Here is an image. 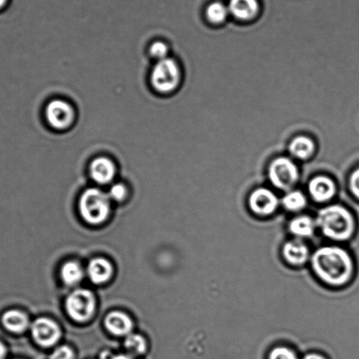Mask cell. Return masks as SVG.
<instances>
[{
	"label": "cell",
	"mask_w": 359,
	"mask_h": 359,
	"mask_svg": "<svg viewBox=\"0 0 359 359\" xmlns=\"http://www.w3.org/2000/svg\"><path fill=\"white\" fill-rule=\"evenodd\" d=\"M229 9L222 3L215 2L208 6L207 17L212 23H221L226 18Z\"/></svg>",
	"instance_id": "22"
},
{
	"label": "cell",
	"mask_w": 359,
	"mask_h": 359,
	"mask_svg": "<svg viewBox=\"0 0 359 359\" xmlns=\"http://www.w3.org/2000/svg\"><path fill=\"white\" fill-rule=\"evenodd\" d=\"M282 204L288 211L298 212L306 207V200L301 191H294L285 195Z\"/></svg>",
	"instance_id": "21"
},
{
	"label": "cell",
	"mask_w": 359,
	"mask_h": 359,
	"mask_svg": "<svg viewBox=\"0 0 359 359\" xmlns=\"http://www.w3.org/2000/svg\"><path fill=\"white\" fill-rule=\"evenodd\" d=\"M269 176L271 183L280 189L287 190L298 180L297 167L287 158H278L270 166Z\"/></svg>",
	"instance_id": "8"
},
{
	"label": "cell",
	"mask_w": 359,
	"mask_h": 359,
	"mask_svg": "<svg viewBox=\"0 0 359 359\" xmlns=\"http://www.w3.org/2000/svg\"><path fill=\"white\" fill-rule=\"evenodd\" d=\"M316 225L324 235L337 241L350 238L354 229L351 212L337 205L322 209L317 216Z\"/></svg>",
	"instance_id": "3"
},
{
	"label": "cell",
	"mask_w": 359,
	"mask_h": 359,
	"mask_svg": "<svg viewBox=\"0 0 359 359\" xmlns=\"http://www.w3.org/2000/svg\"><path fill=\"white\" fill-rule=\"evenodd\" d=\"M184 81L182 65L175 57L168 58L153 64L149 72V82L154 93L168 97L179 92Z\"/></svg>",
	"instance_id": "2"
},
{
	"label": "cell",
	"mask_w": 359,
	"mask_h": 359,
	"mask_svg": "<svg viewBox=\"0 0 359 359\" xmlns=\"http://www.w3.org/2000/svg\"><path fill=\"white\" fill-rule=\"evenodd\" d=\"M311 263L317 276L332 285L346 283L353 270L350 255L338 247L327 246L317 250Z\"/></svg>",
	"instance_id": "1"
},
{
	"label": "cell",
	"mask_w": 359,
	"mask_h": 359,
	"mask_svg": "<svg viewBox=\"0 0 359 359\" xmlns=\"http://www.w3.org/2000/svg\"><path fill=\"white\" fill-rule=\"evenodd\" d=\"M107 194L111 200L115 201H123L128 195V187L126 184L121 182L111 184L109 193Z\"/></svg>",
	"instance_id": "24"
},
{
	"label": "cell",
	"mask_w": 359,
	"mask_h": 359,
	"mask_svg": "<svg viewBox=\"0 0 359 359\" xmlns=\"http://www.w3.org/2000/svg\"><path fill=\"white\" fill-rule=\"evenodd\" d=\"M269 359H299L294 351L287 347H276L271 351Z\"/></svg>",
	"instance_id": "25"
},
{
	"label": "cell",
	"mask_w": 359,
	"mask_h": 359,
	"mask_svg": "<svg viewBox=\"0 0 359 359\" xmlns=\"http://www.w3.org/2000/svg\"><path fill=\"white\" fill-rule=\"evenodd\" d=\"M6 355V348L4 344L0 343V359H4Z\"/></svg>",
	"instance_id": "29"
},
{
	"label": "cell",
	"mask_w": 359,
	"mask_h": 359,
	"mask_svg": "<svg viewBox=\"0 0 359 359\" xmlns=\"http://www.w3.org/2000/svg\"><path fill=\"white\" fill-rule=\"evenodd\" d=\"M118 173L117 163L109 156H97L89 163V180L100 186H107L113 183Z\"/></svg>",
	"instance_id": "6"
},
{
	"label": "cell",
	"mask_w": 359,
	"mask_h": 359,
	"mask_svg": "<svg viewBox=\"0 0 359 359\" xmlns=\"http://www.w3.org/2000/svg\"><path fill=\"white\" fill-rule=\"evenodd\" d=\"M309 188L313 200L318 202L327 201L336 194V186L333 181L327 177H315L310 181Z\"/></svg>",
	"instance_id": "11"
},
{
	"label": "cell",
	"mask_w": 359,
	"mask_h": 359,
	"mask_svg": "<svg viewBox=\"0 0 359 359\" xmlns=\"http://www.w3.org/2000/svg\"><path fill=\"white\" fill-rule=\"evenodd\" d=\"M66 309L72 319L78 322H86L92 316L95 309V299L88 290H76L69 295L66 301Z\"/></svg>",
	"instance_id": "7"
},
{
	"label": "cell",
	"mask_w": 359,
	"mask_h": 359,
	"mask_svg": "<svg viewBox=\"0 0 359 359\" xmlns=\"http://www.w3.org/2000/svg\"><path fill=\"white\" fill-rule=\"evenodd\" d=\"M50 359H74V353L68 346H61L51 354Z\"/></svg>",
	"instance_id": "26"
},
{
	"label": "cell",
	"mask_w": 359,
	"mask_h": 359,
	"mask_svg": "<svg viewBox=\"0 0 359 359\" xmlns=\"http://www.w3.org/2000/svg\"><path fill=\"white\" fill-rule=\"evenodd\" d=\"M147 53L149 58L154 62L163 60L172 55V50L165 40H155L149 45Z\"/></svg>",
	"instance_id": "18"
},
{
	"label": "cell",
	"mask_w": 359,
	"mask_h": 359,
	"mask_svg": "<svg viewBox=\"0 0 359 359\" xmlns=\"http://www.w3.org/2000/svg\"><path fill=\"white\" fill-rule=\"evenodd\" d=\"M278 200L273 191L260 188L254 191L250 197V207L257 215H267L276 210Z\"/></svg>",
	"instance_id": "10"
},
{
	"label": "cell",
	"mask_w": 359,
	"mask_h": 359,
	"mask_svg": "<svg viewBox=\"0 0 359 359\" xmlns=\"http://www.w3.org/2000/svg\"><path fill=\"white\" fill-rule=\"evenodd\" d=\"M351 189L355 196L359 198V168L351 175Z\"/></svg>",
	"instance_id": "27"
},
{
	"label": "cell",
	"mask_w": 359,
	"mask_h": 359,
	"mask_svg": "<svg viewBox=\"0 0 359 359\" xmlns=\"http://www.w3.org/2000/svg\"><path fill=\"white\" fill-rule=\"evenodd\" d=\"M10 0H0V11L8 6Z\"/></svg>",
	"instance_id": "30"
},
{
	"label": "cell",
	"mask_w": 359,
	"mask_h": 359,
	"mask_svg": "<svg viewBox=\"0 0 359 359\" xmlns=\"http://www.w3.org/2000/svg\"><path fill=\"white\" fill-rule=\"evenodd\" d=\"M32 334L34 339L41 346H52L61 337V331L53 320L39 318L33 323Z\"/></svg>",
	"instance_id": "9"
},
{
	"label": "cell",
	"mask_w": 359,
	"mask_h": 359,
	"mask_svg": "<svg viewBox=\"0 0 359 359\" xmlns=\"http://www.w3.org/2000/svg\"><path fill=\"white\" fill-rule=\"evenodd\" d=\"M257 0H230L229 10L236 18L243 20L252 19L259 12Z\"/></svg>",
	"instance_id": "13"
},
{
	"label": "cell",
	"mask_w": 359,
	"mask_h": 359,
	"mask_svg": "<svg viewBox=\"0 0 359 359\" xmlns=\"http://www.w3.org/2000/svg\"><path fill=\"white\" fill-rule=\"evenodd\" d=\"M283 255L289 263L302 264L308 260L309 252L308 247L298 240L287 242L284 245Z\"/></svg>",
	"instance_id": "14"
},
{
	"label": "cell",
	"mask_w": 359,
	"mask_h": 359,
	"mask_svg": "<svg viewBox=\"0 0 359 359\" xmlns=\"http://www.w3.org/2000/svg\"><path fill=\"white\" fill-rule=\"evenodd\" d=\"M82 278L83 270L78 263L68 262L62 268V278L65 284L76 285L82 280Z\"/></svg>",
	"instance_id": "20"
},
{
	"label": "cell",
	"mask_w": 359,
	"mask_h": 359,
	"mask_svg": "<svg viewBox=\"0 0 359 359\" xmlns=\"http://www.w3.org/2000/svg\"><path fill=\"white\" fill-rule=\"evenodd\" d=\"M302 359H326L325 358H323V355H320L319 354L316 353H310L308 355H306L304 358Z\"/></svg>",
	"instance_id": "28"
},
{
	"label": "cell",
	"mask_w": 359,
	"mask_h": 359,
	"mask_svg": "<svg viewBox=\"0 0 359 359\" xmlns=\"http://www.w3.org/2000/svg\"><path fill=\"white\" fill-rule=\"evenodd\" d=\"M111 359H133V358L128 357V355H115V357Z\"/></svg>",
	"instance_id": "31"
},
{
	"label": "cell",
	"mask_w": 359,
	"mask_h": 359,
	"mask_svg": "<svg viewBox=\"0 0 359 359\" xmlns=\"http://www.w3.org/2000/svg\"><path fill=\"white\" fill-rule=\"evenodd\" d=\"M3 324L12 332L20 333L25 330L29 325V320L23 313L18 310H10L3 316Z\"/></svg>",
	"instance_id": "16"
},
{
	"label": "cell",
	"mask_w": 359,
	"mask_h": 359,
	"mask_svg": "<svg viewBox=\"0 0 359 359\" xmlns=\"http://www.w3.org/2000/svg\"><path fill=\"white\" fill-rule=\"evenodd\" d=\"M315 151V145L311 140L306 137L294 139L290 144V151L292 155L299 158H306Z\"/></svg>",
	"instance_id": "19"
},
{
	"label": "cell",
	"mask_w": 359,
	"mask_h": 359,
	"mask_svg": "<svg viewBox=\"0 0 359 359\" xmlns=\"http://www.w3.org/2000/svg\"><path fill=\"white\" fill-rule=\"evenodd\" d=\"M79 210L87 222L100 224L109 215L110 198L100 188H87L79 198Z\"/></svg>",
	"instance_id": "5"
},
{
	"label": "cell",
	"mask_w": 359,
	"mask_h": 359,
	"mask_svg": "<svg viewBox=\"0 0 359 359\" xmlns=\"http://www.w3.org/2000/svg\"><path fill=\"white\" fill-rule=\"evenodd\" d=\"M45 123L52 131L65 133L71 130L78 121V111L71 101L64 97L48 100L43 108Z\"/></svg>",
	"instance_id": "4"
},
{
	"label": "cell",
	"mask_w": 359,
	"mask_h": 359,
	"mask_svg": "<svg viewBox=\"0 0 359 359\" xmlns=\"http://www.w3.org/2000/svg\"><path fill=\"white\" fill-rule=\"evenodd\" d=\"M316 223L309 216H299L289 224L292 233L298 237H309L315 232Z\"/></svg>",
	"instance_id": "17"
},
{
	"label": "cell",
	"mask_w": 359,
	"mask_h": 359,
	"mask_svg": "<svg viewBox=\"0 0 359 359\" xmlns=\"http://www.w3.org/2000/svg\"><path fill=\"white\" fill-rule=\"evenodd\" d=\"M104 325L111 333L117 336H124L130 333L133 323L128 316L121 312H111L104 320Z\"/></svg>",
	"instance_id": "12"
},
{
	"label": "cell",
	"mask_w": 359,
	"mask_h": 359,
	"mask_svg": "<svg viewBox=\"0 0 359 359\" xmlns=\"http://www.w3.org/2000/svg\"><path fill=\"white\" fill-rule=\"evenodd\" d=\"M111 273L113 268L111 264L102 259L93 260L88 266L89 277L95 284H102L109 280Z\"/></svg>",
	"instance_id": "15"
},
{
	"label": "cell",
	"mask_w": 359,
	"mask_h": 359,
	"mask_svg": "<svg viewBox=\"0 0 359 359\" xmlns=\"http://www.w3.org/2000/svg\"><path fill=\"white\" fill-rule=\"evenodd\" d=\"M125 347H126L131 353L141 355L144 353L146 348H147V344H146L144 337L139 336V334H130V336L127 337L126 341H125Z\"/></svg>",
	"instance_id": "23"
}]
</instances>
